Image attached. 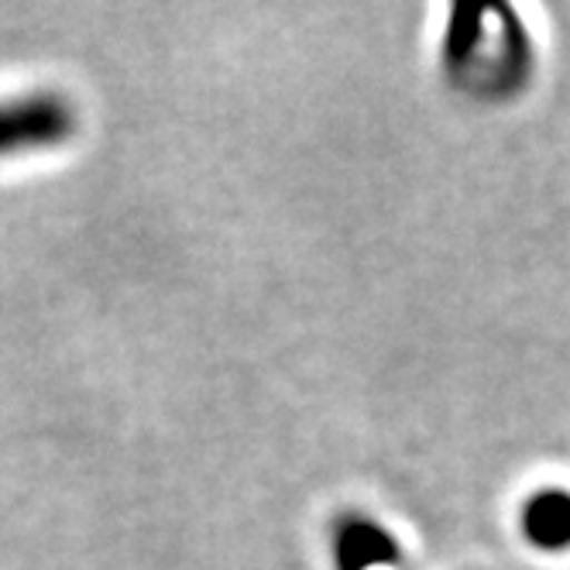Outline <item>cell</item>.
I'll use <instances>...</instances> for the list:
<instances>
[{"label": "cell", "instance_id": "obj_2", "mask_svg": "<svg viewBox=\"0 0 570 570\" xmlns=\"http://www.w3.org/2000/svg\"><path fill=\"white\" fill-rule=\"evenodd\" d=\"M334 557L341 570H368L399 560V543L375 519L351 512L334 525Z\"/></svg>", "mask_w": 570, "mask_h": 570}, {"label": "cell", "instance_id": "obj_1", "mask_svg": "<svg viewBox=\"0 0 570 570\" xmlns=\"http://www.w3.org/2000/svg\"><path fill=\"white\" fill-rule=\"evenodd\" d=\"M76 131V110L62 94L42 90L0 100V158L56 148Z\"/></svg>", "mask_w": 570, "mask_h": 570}, {"label": "cell", "instance_id": "obj_3", "mask_svg": "<svg viewBox=\"0 0 570 570\" xmlns=\"http://www.w3.org/2000/svg\"><path fill=\"white\" fill-rule=\"evenodd\" d=\"M522 537L543 553L570 550V492L567 488H540L522 505Z\"/></svg>", "mask_w": 570, "mask_h": 570}]
</instances>
